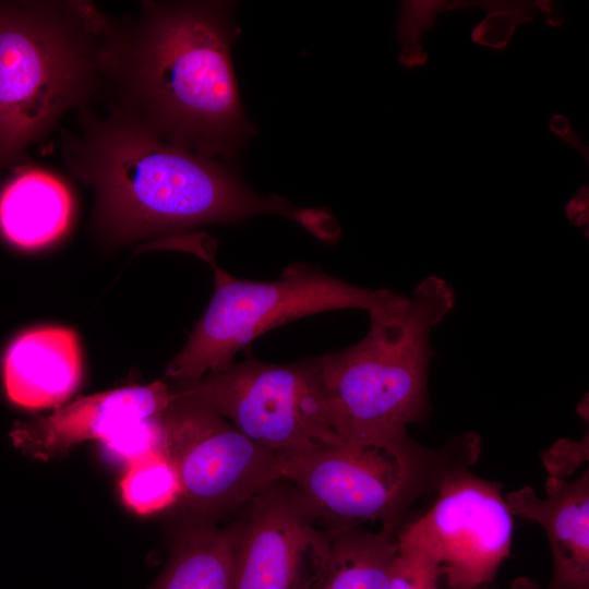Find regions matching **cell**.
Listing matches in <instances>:
<instances>
[{
  "instance_id": "obj_25",
  "label": "cell",
  "mask_w": 589,
  "mask_h": 589,
  "mask_svg": "<svg viewBox=\"0 0 589 589\" xmlns=\"http://www.w3.org/2000/svg\"><path fill=\"white\" fill-rule=\"evenodd\" d=\"M509 589H542L537 581L529 577H518L512 581Z\"/></svg>"
},
{
  "instance_id": "obj_6",
  "label": "cell",
  "mask_w": 589,
  "mask_h": 589,
  "mask_svg": "<svg viewBox=\"0 0 589 589\" xmlns=\"http://www.w3.org/2000/svg\"><path fill=\"white\" fill-rule=\"evenodd\" d=\"M214 271L209 304L167 368L166 376L175 384L228 368L238 351L276 326L336 310L369 313L394 292L356 286L306 264L288 266L269 281L242 280Z\"/></svg>"
},
{
  "instance_id": "obj_8",
  "label": "cell",
  "mask_w": 589,
  "mask_h": 589,
  "mask_svg": "<svg viewBox=\"0 0 589 589\" xmlns=\"http://www.w3.org/2000/svg\"><path fill=\"white\" fill-rule=\"evenodd\" d=\"M513 533L501 485L468 468L448 476L428 510L401 525L397 543L426 568L435 589H490L510 556Z\"/></svg>"
},
{
  "instance_id": "obj_10",
  "label": "cell",
  "mask_w": 589,
  "mask_h": 589,
  "mask_svg": "<svg viewBox=\"0 0 589 589\" xmlns=\"http://www.w3.org/2000/svg\"><path fill=\"white\" fill-rule=\"evenodd\" d=\"M240 512L233 521L230 589H312L330 541L293 489L280 479Z\"/></svg>"
},
{
  "instance_id": "obj_4",
  "label": "cell",
  "mask_w": 589,
  "mask_h": 589,
  "mask_svg": "<svg viewBox=\"0 0 589 589\" xmlns=\"http://www.w3.org/2000/svg\"><path fill=\"white\" fill-rule=\"evenodd\" d=\"M455 302L447 281L425 277L410 297L394 291L371 310L361 340L315 358L329 419L342 441L388 437L426 421L431 334Z\"/></svg>"
},
{
  "instance_id": "obj_19",
  "label": "cell",
  "mask_w": 589,
  "mask_h": 589,
  "mask_svg": "<svg viewBox=\"0 0 589 589\" xmlns=\"http://www.w3.org/2000/svg\"><path fill=\"white\" fill-rule=\"evenodd\" d=\"M537 11L532 1L493 0L485 16L472 28V43L504 50L518 26L536 21Z\"/></svg>"
},
{
  "instance_id": "obj_5",
  "label": "cell",
  "mask_w": 589,
  "mask_h": 589,
  "mask_svg": "<svg viewBox=\"0 0 589 589\" xmlns=\"http://www.w3.org/2000/svg\"><path fill=\"white\" fill-rule=\"evenodd\" d=\"M480 452V436L473 432L438 447L402 432L276 455L280 478L314 522L334 530L369 521L399 529L417 501L434 494L452 473L471 468Z\"/></svg>"
},
{
  "instance_id": "obj_13",
  "label": "cell",
  "mask_w": 589,
  "mask_h": 589,
  "mask_svg": "<svg viewBox=\"0 0 589 589\" xmlns=\"http://www.w3.org/2000/svg\"><path fill=\"white\" fill-rule=\"evenodd\" d=\"M82 373L77 336L67 327H39L20 334L2 362L8 398L28 409L67 400L80 385Z\"/></svg>"
},
{
  "instance_id": "obj_21",
  "label": "cell",
  "mask_w": 589,
  "mask_h": 589,
  "mask_svg": "<svg viewBox=\"0 0 589 589\" xmlns=\"http://www.w3.org/2000/svg\"><path fill=\"white\" fill-rule=\"evenodd\" d=\"M549 477L565 479L588 459V435L581 442L561 440L543 454Z\"/></svg>"
},
{
  "instance_id": "obj_11",
  "label": "cell",
  "mask_w": 589,
  "mask_h": 589,
  "mask_svg": "<svg viewBox=\"0 0 589 589\" xmlns=\"http://www.w3.org/2000/svg\"><path fill=\"white\" fill-rule=\"evenodd\" d=\"M172 397L163 381L79 398L51 414L21 421L10 432L22 453L43 460L88 441H104L122 428L160 414Z\"/></svg>"
},
{
  "instance_id": "obj_22",
  "label": "cell",
  "mask_w": 589,
  "mask_h": 589,
  "mask_svg": "<svg viewBox=\"0 0 589 589\" xmlns=\"http://www.w3.org/2000/svg\"><path fill=\"white\" fill-rule=\"evenodd\" d=\"M388 589H435L426 568L413 557L397 551Z\"/></svg>"
},
{
  "instance_id": "obj_7",
  "label": "cell",
  "mask_w": 589,
  "mask_h": 589,
  "mask_svg": "<svg viewBox=\"0 0 589 589\" xmlns=\"http://www.w3.org/2000/svg\"><path fill=\"white\" fill-rule=\"evenodd\" d=\"M172 389L211 407L274 453L342 441L329 419L315 358L284 364L248 358Z\"/></svg>"
},
{
  "instance_id": "obj_26",
  "label": "cell",
  "mask_w": 589,
  "mask_h": 589,
  "mask_svg": "<svg viewBox=\"0 0 589 589\" xmlns=\"http://www.w3.org/2000/svg\"><path fill=\"white\" fill-rule=\"evenodd\" d=\"M544 17H545V23L550 27H554V28L561 26L565 21L564 14L560 10L558 5L549 15Z\"/></svg>"
},
{
  "instance_id": "obj_12",
  "label": "cell",
  "mask_w": 589,
  "mask_h": 589,
  "mask_svg": "<svg viewBox=\"0 0 589 589\" xmlns=\"http://www.w3.org/2000/svg\"><path fill=\"white\" fill-rule=\"evenodd\" d=\"M505 503L513 516L544 530L552 556L548 589H589V470L575 479L548 477L545 496L521 486Z\"/></svg>"
},
{
  "instance_id": "obj_3",
  "label": "cell",
  "mask_w": 589,
  "mask_h": 589,
  "mask_svg": "<svg viewBox=\"0 0 589 589\" xmlns=\"http://www.w3.org/2000/svg\"><path fill=\"white\" fill-rule=\"evenodd\" d=\"M111 23L92 1H0V172L105 99Z\"/></svg>"
},
{
  "instance_id": "obj_14",
  "label": "cell",
  "mask_w": 589,
  "mask_h": 589,
  "mask_svg": "<svg viewBox=\"0 0 589 589\" xmlns=\"http://www.w3.org/2000/svg\"><path fill=\"white\" fill-rule=\"evenodd\" d=\"M0 191V232L12 245L37 250L69 229L74 200L67 182L52 170L17 165Z\"/></svg>"
},
{
  "instance_id": "obj_17",
  "label": "cell",
  "mask_w": 589,
  "mask_h": 589,
  "mask_svg": "<svg viewBox=\"0 0 589 589\" xmlns=\"http://www.w3.org/2000/svg\"><path fill=\"white\" fill-rule=\"evenodd\" d=\"M120 492L130 509L139 515H149L179 502L181 485L167 455L164 450H155L127 465Z\"/></svg>"
},
{
  "instance_id": "obj_9",
  "label": "cell",
  "mask_w": 589,
  "mask_h": 589,
  "mask_svg": "<svg viewBox=\"0 0 589 589\" xmlns=\"http://www.w3.org/2000/svg\"><path fill=\"white\" fill-rule=\"evenodd\" d=\"M159 414L164 453L181 485L180 502L197 519L241 510L279 481L276 453L243 435L211 407L172 388Z\"/></svg>"
},
{
  "instance_id": "obj_1",
  "label": "cell",
  "mask_w": 589,
  "mask_h": 589,
  "mask_svg": "<svg viewBox=\"0 0 589 589\" xmlns=\"http://www.w3.org/2000/svg\"><path fill=\"white\" fill-rule=\"evenodd\" d=\"M233 8L143 0L112 17L104 59L108 112L169 144L230 160L256 130L231 60Z\"/></svg>"
},
{
  "instance_id": "obj_23",
  "label": "cell",
  "mask_w": 589,
  "mask_h": 589,
  "mask_svg": "<svg viewBox=\"0 0 589 589\" xmlns=\"http://www.w3.org/2000/svg\"><path fill=\"white\" fill-rule=\"evenodd\" d=\"M550 131L562 141L581 153L588 161L589 151L579 134L573 129L568 118L561 113L552 115L549 122Z\"/></svg>"
},
{
  "instance_id": "obj_2",
  "label": "cell",
  "mask_w": 589,
  "mask_h": 589,
  "mask_svg": "<svg viewBox=\"0 0 589 589\" xmlns=\"http://www.w3.org/2000/svg\"><path fill=\"white\" fill-rule=\"evenodd\" d=\"M77 118L74 130H61L60 156L92 190L91 226L105 244L177 237L263 214L292 219L318 237L327 226V213L254 192L226 160L169 144L110 112L87 109Z\"/></svg>"
},
{
  "instance_id": "obj_27",
  "label": "cell",
  "mask_w": 589,
  "mask_h": 589,
  "mask_svg": "<svg viewBox=\"0 0 589 589\" xmlns=\"http://www.w3.org/2000/svg\"><path fill=\"white\" fill-rule=\"evenodd\" d=\"M536 11L541 12L544 16L549 15L557 4L551 0H536L532 1Z\"/></svg>"
},
{
  "instance_id": "obj_16",
  "label": "cell",
  "mask_w": 589,
  "mask_h": 589,
  "mask_svg": "<svg viewBox=\"0 0 589 589\" xmlns=\"http://www.w3.org/2000/svg\"><path fill=\"white\" fill-rule=\"evenodd\" d=\"M399 529L363 527L326 530L330 551L312 589H388Z\"/></svg>"
},
{
  "instance_id": "obj_18",
  "label": "cell",
  "mask_w": 589,
  "mask_h": 589,
  "mask_svg": "<svg viewBox=\"0 0 589 589\" xmlns=\"http://www.w3.org/2000/svg\"><path fill=\"white\" fill-rule=\"evenodd\" d=\"M493 0H405L396 22L400 46L398 61L406 69L425 65L428 52L422 45L423 35L434 26L440 14L465 8L488 9Z\"/></svg>"
},
{
  "instance_id": "obj_15",
  "label": "cell",
  "mask_w": 589,
  "mask_h": 589,
  "mask_svg": "<svg viewBox=\"0 0 589 589\" xmlns=\"http://www.w3.org/2000/svg\"><path fill=\"white\" fill-rule=\"evenodd\" d=\"M236 526L195 518L179 533L168 563L148 589H230Z\"/></svg>"
},
{
  "instance_id": "obj_24",
  "label": "cell",
  "mask_w": 589,
  "mask_h": 589,
  "mask_svg": "<svg viewBox=\"0 0 589 589\" xmlns=\"http://www.w3.org/2000/svg\"><path fill=\"white\" fill-rule=\"evenodd\" d=\"M589 190L580 187L576 194L566 204L565 213L575 226H585L588 223Z\"/></svg>"
},
{
  "instance_id": "obj_20",
  "label": "cell",
  "mask_w": 589,
  "mask_h": 589,
  "mask_svg": "<svg viewBox=\"0 0 589 589\" xmlns=\"http://www.w3.org/2000/svg\"><path fill=\"white\" fill-rule=\"evenodd\" d=\"M105 453L115 461H131L155 450H164V431L159 414L131 423L101 441Z\"/></svg>"
}]
</instances>
